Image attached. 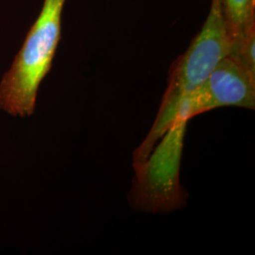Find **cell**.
I'll return each mask as SVG.
<instances>
[{"instance_id": "1", "label": "cell", "mask_w": 255, "mask_h": 255, "mask_svg": "<svg viewBox=\"0 0 255 255\" xmlns=\"http://www.w3.org/2000/svg\"><path fill=\"white\" fill-rule=\"evenodd\" d=\"M233 37L226 24L221 0H212L207 19L184 54L174 64L162 105L153 127L136 154L142 162L155 143L177 125V115L182 101L201 86L216 66L231 54Z\"/></svg>"}, {"instance_id": "2", "label": "cell", "mask_w": 255, "mask_h": 255, "mask_svg": "<svg viewBox=\"0 0 255 255\" xmlns=\"http://www.w3.org/2000/svg\"><path fill=\"white\" fill-rule=\"evenodd\" d=\"M66 0H44L42 10L0 82V109L11 117L33 115L40 84L49 72L62 33Z\"/></svg>"}, {"instance_id": "3", "label": "cell", "mask_w": 255, "mask_h": 255, "mask_svg": "<svg viewBox=\"0 0 255 255\" xmlns=\"http://www.w3.org/2000/svg\"><path fill=\"white\" fill-rule=\"evenodd\" d=\"M224 106L248 109L255 107V76L231 57L224 58L206 81L182 101L177 115V125Z\"/></svg>"}, {"instance_id": "4", "label": "cell", "mask_w": 255, "mask_h": 255, "mask_svg": "<svg viewBox=\"0 0 255 255\" xmlns=\"http://www.w3.org/2000/svg\"><path fill=\"white\" fill-rule=\"evenodd\" d=\"M221 5L233 40L255 28V0H221Z\"/></svg>"}]
</instances>
